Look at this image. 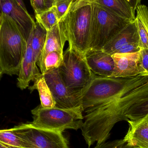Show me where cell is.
Returning a JSON list of instances; mask_svg holds the SVG:
<instances>
[{"mask_svg":"<svg viewBox=\"0 0 148 148\" xmlns=\"http://www.w3.org/2000/svg\"><path fill=\"white\" fill-rule=\"evenodd\" d=\"M3 74L1 67V65H0V80H1V78L2 75H3Z\"/></svg>","mask_w":148,"mask_h":148,"instance_id":"cell-33","label":"cell"},{"mask_svg":"<svg viewBox=\"0 0 148 148\" xmlns=\"http://www.w3.org/2000/svg\"><path fill=\"white\" fill-rule=\"evenodd\" d=\"M112 56L114 61L113 77H129L142 73L140 51L131 53H115Z\"/></svg>","mask_w":148,"mask_h":148,"instance_id":"cell-11","label":"cell"},{"mask_svg":"<svg viewBox=\"0 0 148 148\" xmlns=\"http://www.w3.org/2000/svg\"><path fill=\"white\" fill-rule=\"evenodd\" d=\"M83 112L82 106L62 109L43 108L40 104L31 110L33 121L28 123L36 128L62 133L67 129L77 130L83 124Z\"/></svg>","mask_w":148,"mask_h":148,"instance_id":"cell-5","label":"cell"},{"mask_svg":"<svg viewBox=\"0 0 148 148\" xmlns=\"http://www.w3.org/2000/svg\"><path fill=\"white\" fill-rule=\"evenodd\" d=\"M66 41V37L60 31L58 23L53 27L52 29L47 31L46 42L40 67L41 73L43 70V60L47 54L54 51L63 54V49Z\"/></svg>","mask_w":148,"mask_h":148,"instance_id":"cell-16","label":"cell"},{"mask_svg":"<svg viewBox=\"0 0 148 148\" xmlns=\"http://www.w3.org/2000/svg\"><path fill=\"white\" fill-rule=\"evenodd\" d=\"M31 42V33L26 43V49L21 62L17 78V87L21 90L29 87L30 82L34 81L36 76L40 73L33 59Z\"/></svg>","mask_w":148,"mask_h":148,"instance_id":"cell-13","label":"cell"},{"mask_svg":"<svg viewBox=\"0 0 148 148\" xmlns=\"http://www.w3.org/2000/svg\"><path fill=\"white\" fill-rule=\"evenodd\" d=\"M58 69L66 85L75 91H82L95 75L89 67L85 55L71 46L63 53Z\"/></svg>","mask_w":148,"mask_h":148,"instance_id":"cell-6","label":"cell"},{"mask_svg":"<svg viewBox=\"0 0 148 148\" xmlns=\"http://www.w3.org/2000/svg\"><path fill=\"white\" fill-rule=\"evenodd\" d=\"M0 148H10L8 147H7V146H5L3 144H2V143H0Z\"/></svg>","mask_w":148,"mask_h":148,"instance_id":"cell-34","label":"cell"},{"mask_svg":"<svg viewBox=\"0 0 148 148\" xmlns=\"http://www.w3.org/2000/svg\"><path fill=\"white\" fill-rule=\"evenodd\" d=\"M27 42L14 22L0 14V65L3 74L18 75Z\"/></svg>","mask_w":148,"mask_h":148,"instance_id":"cell-3","label":"cell"},{"mask_svg":"<svg viewBox=\"0 0 148 148\" xmlns=\"http://www.w3.org/2000/svg\"><path fill=\"white\" fill-rule=\"evenodd\" d=\"M56 102V107L71 109L81 106L82 91H75L68 88L63 82L59 69L47 71L43 75Z\"/></svg>","mask_w":148,"mask_h":148,"instance_id":"cell-9","label":"cell"},{"mask_svg":"<svg viewBox=\"0 0 148 148\" xmlns=\"http://www.w3.org/2000/svg\"><path fill=\"white\" fill-rule=\"evenodd\" d=\"M36 21L40 23L47 31L53 28L59 22L54 7L39 14L35 15Z\"/></svg>","mask_w":148,"mask_h":148,"instance_id":"cell-22","label":"cell"},{"mask_svg":"<svg viewBox=\"0 0 148 148\" xmlns=\"http://www.w3.org/2000/svg\"><path fill=\"white\" fill-rule=\"evenodd\" d=\"M11 129L28 140L34 148H69L62 132L36 128L28 123L15 126Z\"/></svg>","mask_w":148,"mask_h":148,"instance_id":"cell-8","label":"cell"},{"mask_svg":"<svg viewBox=\"0 0 148 148\" xmlns=\"http://www.w3.org/2000/svg\"><path fill=\"white\" fill-rule=\"evenodd\" d=\"M95 1L81 0L75 2L58 23L69 46L84 55L90 47Z\"/></svg>","mask_w":148,"mask_h":148,"instance_id":"cell-2","label":"cell"},{"mask_svg":"<svg viewBox=\"0 0 148 148\" xmlns=\"http://www.w3.org/2000/svg\"><path fill=\"white\" fill-rule=\"evenodd\" d=\"M126 1L136 12V8L140 4L142 0H126Z\"/></svg>","mask_w":148,"mask_h":148,"instance_id":"cell-30","label":"cell"},{"mask_svg":"<svg viewBox=\"0 0 148 148\" xmlns=\"http://www.w3.org/2000/svg\"><path fill=\"white\" fill-rule=\"evenodd\" d=\"M96 3L107 10L127 20L133 21L136 12L126 0H96Z\"/></svg>","mask_w":148,"mask_h":148,"instance_id":"cell-17","label":"cell"},{"mask_svg":"<svg viewBox=\"0 0 148 148\" xmlns=\"http://www.w3.org/2000/svg\"><path fill=\"white\" fill-rule=\"evenodd\" d=\"M129 128L123 138L126 143L135 148H148V114L135 121H127Z\"/></svg>","mask_w":148,"mask_h":148,"instance_id":"cell-14","label":"cell"},{"mask_svg":"<svg viewBox=\"0 0 148 148\" xmlns=\"http://www.w3.org/2000/svg\"><path fill=\"white\" fill-rule=\"evenodd\" d=\"M143 75L125 77H105L95 75L82 90L81 106L84 111L121 95Z\"/></svg>","mask_w":148,"mask_h":148,"instance_id":"cell-4","label":"cell"},{"mask_svg":"<svg viewBox=\"0 0 148 148\" xmlns=\"http://www.w3.org/2000/svg\"><path fill=\"white\" fill-rule=\"evenodd\" d=\"M130 22L107 10L95 1L89 49H102L116 34Z\"/></svg>","mask_w":148,"mask_h":148,"instance_id":"cell-7","label":"cell"},{"mask_svg":"<svg viewBox=\"0 0 148 148\" xmlns=\"http://www.w3.org/2000/svg\"><path fill=\"white\" fill-rule=\"evenodd\" d=\"M133 42L139 43V36L134 21L130 22L116 34L102 49L112 56L121 48Z\"/></svg>","mask_w":148,"mask_h":148,"instance_id":"cell-15","label":"cell"},{"mask_svg":"<svg viewBox=\"0 0 148 148\" xmlns=\"http://www.w3.org/2000/svg\"><path fill=\"white\" fill-rule=\"evenodd\" d=\"M121 148H135L134 147H132V146H130L129 144H128V143H125L123 145L122 147H121Z\"/></svg>","mask_w":148,"mask_h":148,"instance_id":"cell-32","label":"cell"},{"mask_svg":"<svg viewBox=\"0 0 148 148\" xmlns=\"http://www.w3.org/2000/svg\"><path fill=\"white\" fill-rule=\"evenodd\" d=\"M147 99L148 74H144L119 96L85 110L81 130L89 147L95 142L101 144L106 142L117 123L128 121L126 114L129 110Z\"/></svg>","mask_w":148,"mask_h":148,"instance_id":"cell-1","label":"cell"},{"mask_svg":"<svg viewBox=\"0 0 148 148\" xmlns=\"http://www.w3.org/2000/svg\"><path fill=\"white\" fill-rule=\"evenodd\" d=\"M63 54L54 51L48 53L45 56L43 61V70L41 73L44 75L47 71L58 68L63 59Z\"/></svg>","mask_w":148,"mask_h":148,"instance_id":"cell-23","label":"cell"},{"mask_svg":"<svg viewBox=\"0 0 148 148\" xmlns=\"http://www.w3.org/2000/svg\"><path fill=\"white\" fill-rule=\"evenodd\" d=\"M148 114V99L144 100L130 108L126 114L129 120L135 121Z\"/></svg>","mask_w":148,"mask_h":148,"instance_id":"cell-24","label":"cell"},{"mask_svg":"<svg viewBox=\"0 0 148 148\" xmlns=\"http://www.w3.org/2000/svg\"><path fill=\"white\" fill-rule=\"evenodd\" d=\"M36 14H39L52 8L56 0H30Z\"/></svg>","mask_w":148,"mask_h":148,"instance_id":"cell-25","label":"cell"},{"mask_svg":"<svg viewBox=\"0 0 148 148\" xmlns=\"http://www.w3.org/2000/svg\"><path fill=\"white\" fill-rule=\"evenodd\" d=\"M81 1V0H74V1H75V2L77 1Z\"/></svg>","mask_w":148,"mask_h":148,"instance_id":"cell-36","label":"cell"},{"mask_svg":"<svg viewBox=\"0 0 148 148\" xmlns=\"http://www.w3.org/2000/svg\"><path fill=\"white\" fill-rule=\"evenodd\" d=\"M140 53L142 74H148V49H141Z\"/></svg>","mask_w":148,"mask_h":148,"instance_id":"cell-29","label":"cell"},{"mask_svg":"<svg viewBox=\"0 0 148 148\" xmlns=\"http://www.w3.org/2000/svg\"><path fill=\"white\" fill-rule=\"evenodd\" d=\"M0 143L10 148H34L28 140L16 134L11 128L0 130Z\"/></svg>","mask_w":148,"mask_h":148,"instance_id":"cell-21","label":"cell"},{"mask_svg":"<svg viewBox=\"0 0 148 148\" xmlns=\"http://www.w3.org/2000/svg\"><path fill=\"white\" fill-rule=\"evenodd\" d=\"M32 53L35 63L39 68L40 66L42 53L45 46L47 31L38 22L31 32Z\"/></svg>","mask_w":148,"mask_h":148,"instance_id":"cell-19","label":"cell"},{"mask_svg":"<svg viewBox=\"0 0 148 148\" xmlns=\"http://www.w3.org/2000/svg\"><path fill=\"white\" fill-rule=\"evenodd\" d=\"M33 86L29 87L32 91L36 90L39 93L41 105L43 108H51L56 107V102L52 95L49 87L48 86L43 74L40 73L34 80Z\"/></svg>","mask_w":148,"mask_h":148,"instance_id":"cell-20","label":"cell"},{"mask_svg":"<svg viewBox=\"0 0 148 148\" xmlns=\"http://www.w3.org/2000/svg\"><path fill=\"white\" fill-rule=\"evenodd\" d=\"M74 2V0H56L53 7L55 9L59 21Z\"/></svg>","mask_w":148,"mask_h":148,"instance_id":"cell-26","label":"cell"},{"mask_svg":"<svg viewBox=\"0 0 148 148\" xmlns=\"http://www.w3.org/2000/svg\"><path fill=\"white\" fill-rule=\"evenodd\" d=\"M125 143L123 139L116 140L112 141L103 143L101 144H97L93 148H121Z\"/></svg>","mask_w":148,"mask_h":148,"instance_id":"cell-28","label":"cell"},{"mask_svg":"<svg viewBox=\"0 0 148 148\" xmlns=\"http://www.w3.org/2000/svg\"><path fill=\"white\" fill-rule=\"evenodd\" d=\"M0 12L12 19L27 42L36 23L27 10L23 9L14 0H1Z\"/></svg>","mask_w":148,"mask_h":148,"instance_id":"cell-10","label":"cell"},{"mask_svg":"<svg viewBox=\"0 0 148 148\" xmlns=\"http://www.w3.org/2000/svg\"><path fill=\"white\" fill-rule=\"evenodd\" d=\"M85 57L93 74L105 77H112L114 68L112 56L102 49H89L85 53Z\"/></svg>","mask_w":148,"mask_h":148,"instance_id":"cell-12","label":"cell"},{"mask_svg":"<svg viewBox=\"0 0 148 148\" xmlns=\"http://www.w3.org/2000/svg\"><path fill=\"white\" fill-rule=\"evenodd\" d=\"M14 1H15L20 6H21L23 9H24L25 10H27L23 0H14Z\"/></svg>","mask_w":148,"mask_h":148,"instance_id":"cell-31","label":"cell"},{"mask_svg":"<svg viewBox=\"0 0 148 148\" xmlns=\"http://www.w3.org/2000/svg\"><path fill=\"white\" fill-rule=\"evenodd\" d=\"M1 0H0V9H1ZM0 14H1V12H0Z\"/></svg>","mask_w":148,"mask_h":148,"instance_id":"cell-35","label":"cell"},{"mask_svg":"<svg viewBox=\"0 0 148 148\" xmlns=\"http://www.w3.org/2000/svg\"><path fill=\"white\" fill-rule=\"evenodd\" d=\"M141 49L139 42H133L129 43L121 48L116 53H131L139 52Z\"/></svg>","mask_w":148,"mask_h":148,"instance_id":"cell-27","label":"cell"},{"mask_svg":"<svg viewBox=\"0 0 148 148\" xmlns=\"http://www.w3.org/2000/svg\"><path fill=\"white\" fill-rule=\"evenodd\" d=\"M135 22L141 49H148V6L140 4L136 10Z\"/></svg>","mask_w":148,"mask_h":148,"instance_id":"cell-18","label":"cell"}]
</instances>
